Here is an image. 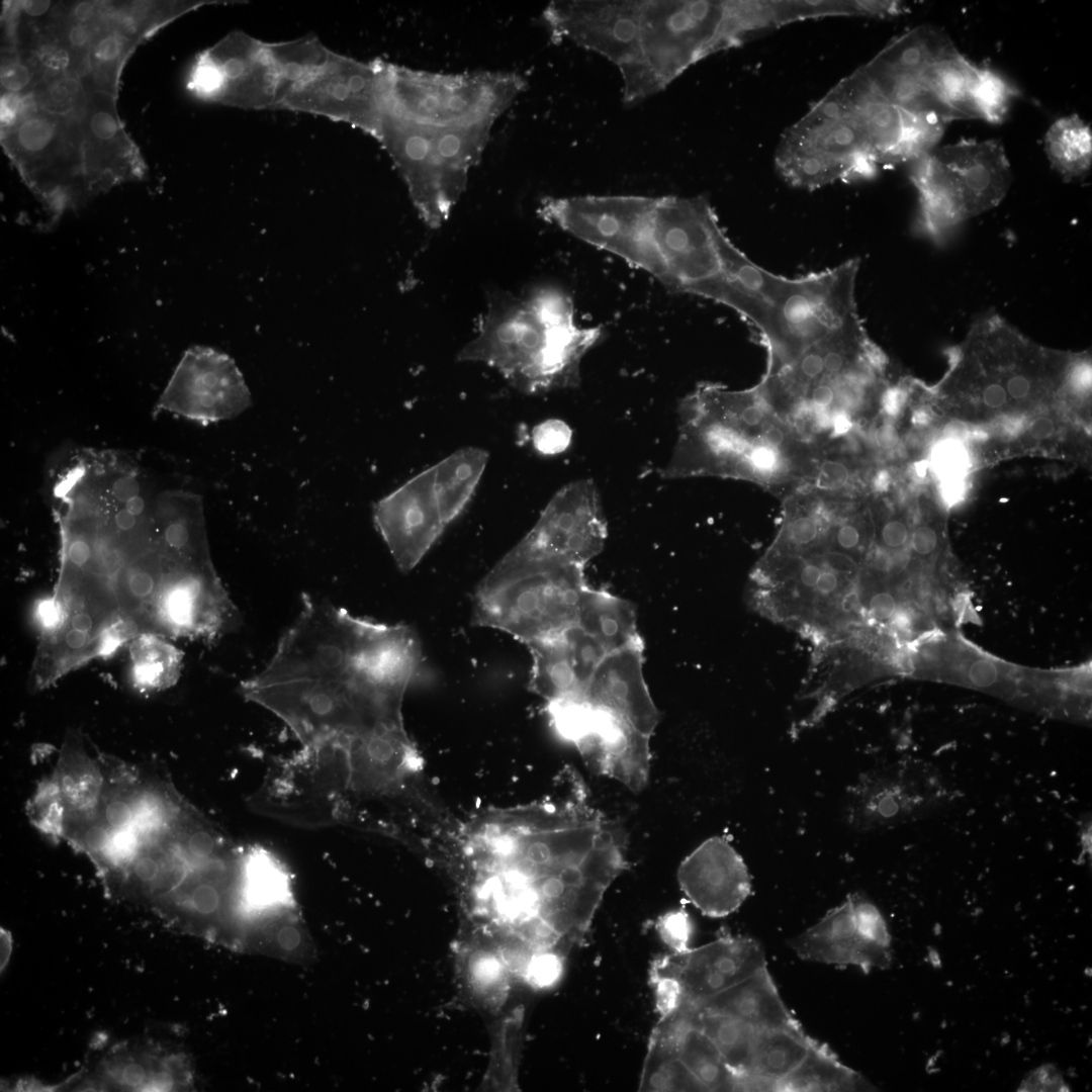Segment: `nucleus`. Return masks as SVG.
Returning <instances> with one entry per match:
<instances>
[{"label": "nucleus", "instance_id": "nucleus-8", "mask_svg": "<svg viewBox=\"0 0 1092 1092\" xmlns=\"http://www.w3.org/2000/svg\"><path fill=\"white\" fill-rule=\"evenodd\" d=\"M349 780L348 741L331 739L273 766L250 804L290 824L331 826L349 820Z\"/></svg>", "mask_w": 1092, "mask_h": 1092}, {"label": "nucleus", "instance_id": "nucleus-54", "mask_svg": "<svg viewBox=\"0 0 1092 1092\" xmlns=\"http://www.w3.org/2000/svg\"><path fill=\"white\" fill-rule=\"evenodd\" d=\"M125 509L134 516H139L145 509V500L140 495L133 496L125 503Z\"/></svg>", "mask_w": 1092, "mask_h": 1092}, {"label": "nucleus", "instance_id": "nucleus-41", "mask_svg": "<svg viewBox=\"0 0 1092 1092\" xmlns=\"http://www.w3.org/2000/svg\"><path fill=\"white\" fill-rule=\"evenodd\" d=\"M662 941L675 953L687 951L693 932L689 913L679 908L660 916L654 924Z\"/></svg>", "mask_w": 1092, "mask_h": 1092}, {"label": "nucleus", "instance_id": "nucleus-23", "mask_svg": "<svg viewBox=\"0 0 1092 1092\" xmlns=\"http://www.w3.org/2000/svg\"><path fill=\"white\" fill-rule=\"evenodd\" d=\"M690 1008L734 1016L758 1029L802 1028L785 1005L766 966L702 1004Z\"/></svg>", "mask_w": 1092, "mask_h": 1092}, {"label": "nucleus", "instance_id": "nucleus-45", "mask_svg": "<svg viewBox=\"0 0 1092 1092\" xmlns=\"http://www.w3.org/2000/svg\"><path fill=\"white\" fill-rule=\"evenodd\" d=\"M570 440V431L561 421L550 420L535 428L533 432V444L536 449L544 454H555L563 451Z\"/></svg>", "mask_w": 1092, "mask_h": 1092}, {"label": "nucleus", "instance_id": "nucleus-51", "mask_svg": "<svg viewBox=\"0 0 1092 1092\" xmlns=\"http://www.w3.org/2000/svg\"><path fill=\"white\" fill-rule=\"evenodd\" d=\"M135 517L136 516L124 509L115 515L114 521L118 529L127 531L135 525Z\"/></svg>", "mask_w": 1092, "mask_h": 1092}, {"label": "nucleus", "instance_id": "nucleus-26", "mask_svg": "<svg viewBox=\"0 0 1092 1092\" xmlns=\"http://www.w3.org/2000/svg\"><path fill=\"white\" fill-rule=\"evenodd\" d=\"M636 622L635 608L630 602L588 585L583 590L575 625L599 641L608 653L643 645Z\"/></svg>", "mask_w": 1092, "mask_h": 1092}, {"label": "nucleus", "instance_id": "nucleus-52", "mask_svg": "<svg viewBox=\"0 0 1092 1092\" xmlns=\"http://www.w3.org/2000/svg\"><path fill=\"white\" fill-rule=\"evenodd\" d=\"M498 972V965L491 960L483 961L477 968L476 974L482 980L493 979Z\"/></svg>", "mask_w": 1092, "mask_h": 1092}, {"label": "nucleus", "instance_id": "nucleus-46", "mask_svg": "<svg viewBox=\"0 0 1092 1092\" xmlns=\"http://www.w3.org/2000/svg\"><path fill=\"white\" fill-rule=\"evenodd\" d=\"M34 72L28 66V61L11 59L7 61L1 70V85L5 93H25L34 83Z\"/></svg>", "mask_w": 1092, "mask_h": 1092}, {"label": "nucleus", "instance_id": "nucleus-12", "mask_svg": "<svg viewBox=\"0 0 1092 1092\" xmlns=\"http://www.w3.org/2000/svg\"><path fill=\"white\" fill-rule=\"evenodd\" d=\"M834 87L860 127L879 166L915 161L933 150L943 134L947 122L934 114L915 115L892 104L858 70Z\"/></svg>", "mask_w": 1092, "mask_h": 1092}, {"label": "nucleus", "instance_id": "nucleus-57", "mask_svg": "<svg viewBox=\"0 0 1092 1092\" xmlns=\"http://www.w3.org/2000/svg\"><path fill=\"white\" fill-rule=\"evenodd\" d=\"M298 73H299V69H298L297 66H295V65L289 66V69H288V75L289 76L296 77L298 75Z\"/></svg>", "mask_w": 1092, "mask_h": 1092}, {"label": "nucleus", "instance_id": "nucleus-19", "mask_svg": "<svg viewBox=\"0 0 1092 1092\" xmlns=\"http://www.w3.org/2000/svg\"><path fill=\"white\" fill-rule=\"evenodd\" d=\"M790 946L799 958L838 967L856 966L864 973L890 965V948L864 940L854 921L851 897L829 910L816 924L794 937Z\"/></svg>", "mask_w": 1092, "mask_h": 1092}, {"label": "nucleus", "instance_id": "nucleus-1", "mask_svg": "<svg viewBox=\"0 0 1092 1092\" xmlns=\"http://www.w3.org/2000/svg\"><path fill=\"white\" fill-rule=\"evenodd\" d=\"M538 213L645 271L672 292L712 299L744 318L764 299L769 271L731 242L704 196L547 197Z\"/></svg>", "mask_w": 1092, "mask_h": 1092}, {"label": "nucleus", "instance_id": "nucleus-48", "mask_svg": "<svg viewBox=\"0 0 1092 1092\" xmlns=\"http://www.w3.org/2000/svg\"><path fill=\"white\" fill-rule=\"evenodd\" d=\"M139 491L140 485L132 477H121L114 482L112 487L114 497L123 503L139 495Z\"/></svg>", "mask_w": 1092, "mask_h": 1092}, {"label": "nucleus", "instance_id": "nucleus-55", "mask_svg": "<svg viewBox=\"0 0 1092 1092\" xmlns=\"http://www.w3.org/2000/svg\"><path fill=\"white\" fill-rule=\"evenodd\" d=\"M243 64L238 60H230L223 65V72L229 77H237L242 73Z\"/></svg>", "mask_w": 1092, "mask_h": 1092}, {"label": "nucleus", "instance_id": "nucleus-2", "mask_svg": "<svg viewBox=\"0 0 1092 1092\" xmlns=\"http://www.w3.org/2000/svg\"><path fill=\"white\" fill-rule=\"evenodd\" d=\"M241 692L281 719L302 746L350 740L402 720L403 695L381 684L358 619L308 596L271 659Z\"/></svg>", "mask_w": 1092, "mask_h": 1092}, {"label": "nucleus", "instance_id": "nucleus-43", "mask_svg": "<svg viewBox=\"0 0 1092 1092\" xmlns=\"http://www.w3.org/2000/svg\"><path fill=\"white\" fill-rule=\"evenodd\" d=\"M563 971L561 958L547 950L536 951L525 971L527 981L537 987L546 988L555 984Z\"/></svg>", "mask_w": 1092, "mask_h": 1092}, {"label": "nucleus", "instance_id": "nucleus-10", "mask_svg": "<svg viewBox=\"0 0 1092 1092\" xmlns=\"http://www.w3.org/2000/svg\"><path fill=\"white\" fill-rule=\"evenodd\" d=\"M859 260L800 278H788L776 307V334L767 345L768 366L795 359L857 312L855 281Z\"/></svg>", "mask_w": 1092, "mask_h": 1092}, {"label": "nucleus", "instance_id": "nucleus-5", "mask_svg": "<svg viewBox=\"0 0 1092 1092\" xmlns=\"http://www.w3.org/2000/svg\"><path fill=\"white\" fill-rule=\"evenodd\" d=\"M914 162L911 180L919 192L921 222L933 235L997 206L1011 182L1009 162L996 141L962 140Z\"/></svg>", "mask_w": 1092, "mask_h": 1092}, {"label": "nucleus", "instance_id": "nucleus-16", "mask_svg": "<svg viewBox=\"0 0 1092 1092\" xmlns=\"http://www.w3.org/2000/svg\"><path fill=\"white\" fill-rule=\"evenodd\" d=\"M677 880L691 903L709 917L731 914L751 891L742 857L719 836L705 840L680 862Z\"/></svg>", "mask_w": 1092, "mask_h": 1092}, {"label": "nucleus", "instance_id": "nucleus-18", "mask_svg": "<svg viewBox=\"0 0 1092 1092\" xmlns=\"http://www.w3.org/2000/svg\"><path fill=\"white\" fill-rule=\"evenodd\" d=\"M173 390L189 408L207 415H236L251 403L250 391L234 362L206 348L187 352Z\"/></svg>", "mask_w": 1092, "mask_h": 1092}, {"label": "nucleus", "instance_id": "nucleus-6", "mask_svg": "<svg viewBox=\"0 0 1092 1092\" xmlns=\"http://www.w3.org/2000/svg\"><path fill=\"white\" fill-rule=\"evenodd\" d=\"M587 586L583 566L542 565L484 577L473 598L472 623L524 644L575 625Z\"/></svg>", "mask_w": 1092, "mask_h": 1092}, {"label": "nucleus", "instance_id": "nucleus-31", "mask_svg": "<svg viewBox=\"0 0 1092 1092\" xmlns=\"http://www.w3.org/2000/svg\"><path fill=\"white\" fill-rule=\"evenodd\" d=\"M870 1087L859 1073L816 1040L800 1068L782 1083L780 1091H860Z\"/></svg>", "mask_w": 1092, "mask_h": 1092}, {"label": "nucleus", "instance_id": "nucleus-50", "mask_svg": "<svg viewBox=\"0 0 1092 1092\" xmlns=\"http://www.w3.org/2000/svg\"><path fill=\"white\" fill-rule=\"evenodd\" d=\"M964 491L965 485L962 478L945 479L941 484V495L948 505L957 503Z\"/></svg>", "mask_w": 1092, "mask_h": 1092}, {"label": "nucleus", "instance_id": "nucleus-32", "mask_svg": "<svg viewBox=\"0 0 1092 1092\" xmlns=\"http://www.w3.org/2000/svg\"><path fill=\"white\" fill-rule=\"evenodd\" d=\"M131 679L141 691H160L179 678L183 653L167 638L143 634L129 642Z\"/></svg>", "mask_w": 1092, "mask_h": 1092}, {"label": "nucleus", "instance_id": "nucleus-49", "mask_svg": "<svg viewBox=\"0 0 1092 1092\" xmlns=\"http://www.w3.org/2000/svg\"><path fill=\"white\" fill-rule=\"evenodd\" d=\"M196 82L203 91L210 92L219 86L220 74L213 67L203 66L197 71Z\"/></svg>", "mask_w": 1092, "mask_h": 1092}, {"label": "nucleus", "instance_id": "nucleus-22", "mask_svg": "<svg viewBox=\"0 0 1092 1092\" xmlns=\"http://www.w3.org/2000/svg\"><path fill=\"white\" fill-rule=\"evenodd\" d=\"M651 1036L673 1051L703 1091H741L714 1041L681 1007L659 1018Z\"/></svg>", "mask_w": 1092, "mask_h": 1092}, {"label": "nucleus", "instance_id": "nucleus-9", "mask_svg": "<svg viewBox=\"0 0 1092 1092\" xmlns=\"http://www.w3.org/2000/svg\"><path fill=\"white\" fill-rule=\"evenodd\" d=\"M607 523L590 479L560 488L527 535L487 573L493 578L542 565L583 566L604 548Z\"/></svg>", "mask_w": 1092, "mask_h": 1092}, {"label": "nucleus", "instance_id": "nucleus-20", "mask_svg": "<svg viewBox=\"0 0 1092 1092\" xmlns=\"http://www.w3.org/2000/svg\"><path fill=\"white\" fill-rule=\"evenodd\" d=\"M596 708L593 733L577 749L600 774L619 781L632 792L642 791L649 777L650 737L615 714Z\"/></svg>", "mask_w": 1092, "mask_h": 1092}, {"label": "nucleus", "instance_id": "nucleus-11", "mask_svg": "<svg viewBox=\"0 0 1092 1092\" xmlns=\"http://www.w3.org/2000/svg\"><path fill=\"white\" fill-rule=\"evenodd\" d=\"M952 792L927 761L897 760L872 769L848 791L844 817L860 832L894 827L942 808Z\"/></svg>", "mask_w": 1092, "mask_h": 1092}, {"label": "nucleus", "instance_id": "nucleus-24", "mask_svg": "<svg viewBox=\"0 0 1092 1092\" xmlns=\"http://www.w3.org/2000/svg\"><path fill=\"white\" fill-rule=\"evenodd\" d=\"M98 1076L124 1090L164 1091L182 1087L189 1072L181 1055L142 1050L108 1056L100 1063Z\"/></svg>", "mask_w": 1092, "mask_h": 1092}, {"label": "nucleus", "instance_id": "nucleus-40", "mask_svg": "<svg viewBox=\"0 0 1092 1092\" xmlns=\"http://www.w3.org/2000/svg\"><path fill=\"white\" fill-rule=\"evenodd\" d=\"M856 929L867 941L890 948L891 935L878 908L857 894L850 895Z\"/></svg>", "mask_w": 1092, "mask_h": 1092}, {"label": "nucleus", "instance_id": "nucleus-13", "mask_svg": "<svg viewBox=\"0 0 1092 1092\" xmlns=\"http://www.w3.org/2000/svg\"><path fill=\"white\" fill-rule=\"evenodd\" d=\"M766 966L760 944L746 936L721 933L707 944L657 958L651 971L673 977L682 1002L696 1007Z\"/></svg>", "mask_w": 1092, "mask_h": 1092}, {"label": "nucleus", "instance_id": "nucleus-37", "mask_svg": "<svg viewBox=\"0 0 1092 1092\" xmlns=\"http://www.w3.org/2000/svg\"><path fill=\"white\" fill-rule=\"evenodd\" d=\"M561 635L567 646L579 686L585 695L594 672L608 652L599 641L577 625L566 628Z\"/></svg>", "mask_w": 1092, "mask_h": 1092}, {"label": "nucleus", "instance_id": "nucleus-42", "mask_svg": "<svg viewBox=\"0 0 1092 1092\" xmlns=\"http://www.w3.org/2000/svg\"><path fill=\"white\" fill-rule=\"evenodd\" d=\"M932 462L942 480L962 478L968 466L967 450L957 440L942 441L934 448Z\"/></svg>", "mask_w": 1092, "mask_h": 1092}, {"label": "nucleus", "instance_id": "nucleus-29", "mask_svg": "<svg viewBox=\"0 0 1092 1092\" xmlns=\"http://www.w3.org/2000/svg\"><path fill=\"white\" fill-rule=\"evenodd\" d=\"M532 669L529 689L546 702L566 698H584L561 633L526 643Z\"/></svg>", "mask_w": 1092, "mask_h": 1092}, {"label": "nucleus", "instance_id": "nucleus-39", "mask_svg": "<svg viewBox=\"0 0 1092 1092\" xmlns=\"http://www.w3.org/2000/svg\"><path fill=\"white\" fill-rule=\"evenodd\" d=\"M942 522L938 515L921 517L912 527L909 553L911 564L918 566L933 564L942 548Z\"/></svg>", "mask_w": 1092, "mask_h": 1092}, {"label": "nucleus", "instance_id": "nucleus-25", "mask_svg": "<svg viewBox=\"0 0 1092 1092\" xmlns=\"http://www.w3.org/2000/svg\"><path fill=\"white\" fill-rule=\"evenodd\" d=\"M815 1041L803 1028L758 1029L746 1091H780L782 1083L806 1060Z\"/></svg>", "mask_w": 1092, "mask_h": 1092}, {"label": "nucleus", "instance_id": "nucleus-28", "mask_svg": "<svg viewBox=\"0 0 1092 1092\" xmlns=\"http://www.w3.org/2000/svg\"><path fill=\"white\" fill-rule=\"evenodd\" d=\"M679 1007L714 1041L728 1069L738 1079L741 1091H746L758 1028L734 1016L696 1010L684 1004Z\"/></svg>", "mask_w": 1092, "mask_h": 1092}, {"label": "nucleus", "instance_id": "nucleus-35", "mask_svg": "<svg viewBox=\"0 0 1092 1092\" xmlns=\"http://www.w3.org/2000/svg\"><path fill=\"white\" fill-rule=\"evenodd\" d=\"M546 711L557 735L577 748L593 733L597 708L585 698L566 697L549 701Z\"/></svg>", "mask_w": 1092, "mask_h": 1092}, {"label": "nucleus", "instance_id": "nucleus-38", "mask_svg": "<svg viewBox=\"0 0 1092 1092\" xmlns=\"http://www.w3.org/2000/svg\"><path fill=\"white\" fill-rule=\"evenodd\" d=\"M131 44V38L118 29L101 26L90 51L91 64L98 70L99 78L104 75L109 80L111 73L116 75Z\"/></svg>", "mask_w": 1092, "mask_h": 1092}, {"label": "nucleus", "instance_id": "nucleus-56", "mask_svg": "<svg viewBox=\"0 0 1092 1092\" xmlns=\"http://www.w3.org/2000/svg\"><path fill=\"white\" fill-rule=\"evenodd\" d=\"M350 91H352V90H351V88L349 86V83H348V85L339 84L334 89V95L339 100H345L349 96Z\"/></svg>", "mask_w": 1092, "mask_h": 1092}, {"label": "nucleus", "instance_id": "nucleus-4", "mask_svg": "<svg viewBox=\"0 0 1092 1092\" xmlns=\"http://www.w3.org/2000/svg\"><path fill=\"white\" fill-rule=\"evenodd\" d=\"M602 336L601 328L576 323L563 289L542 286L520 296L493 291L458 358L495 369L522 392L545 393L579 383L582 359Z\"/></svg>", "mask_w": 1092, "mask_h": 1092}, {"label": "nucleus", "instance_id": "nucleus-17", "mask_svg": "<svg viewBox=\"0 0 1092 1092\" xmlns=\"http://www.w3.org/2000/svg\"><path fill=\"white\" fill-rule=\"evenodd\" d=\"M643 647L632 646L607 653L585 690L594 706L620 717L650 737L659 712L643 676Z\"/></svg>", "mask_w": 1092, "mask_h": 1092}, {"label": "nucleus", "instance_id": "nucleus-36", "mask_svg": "<svg viewBox=\"0 0 1092 1092\" xmlns=\"http://www.w3.org/2000/svg\"><path fill=\"white\" fill-rule=\"evenodd\" d=\"M1016 94V90L1004 78L988 68H981L972 94L976 118L991 123L1002 122Z\"/></svg>", "mask_w": 1092, "mask_h": 1092}, {"label": "nucleus", "instance_id": "nucleus-14", "mask_svg": "<svg viewBox=\"0 0 1092 1092\" xmlns=\"http://www.w3.org/2000/svg\"><path fill=\"white\" fill-rule=\"evenodd\" d=\"M373 517L398 568H415L447 527L435 496L432 467L380 499Z\"/></svg>", "mask_w": 1092, "mask_h": 1092}, {"label": "nucleus", "instance_id": "nucleus-44", "mask_svg": "<svg viewBox=\"0 0 1092 1092\" xmlns=\"http://www.w3.org/2000/svg\"><path fill=\"white\" fill-rule=\"evenodd\" d=\"M649 982L654 989L655 1007L659 1018L669 1015L680 1006L682 992L673 977L650 970Z\"/></svg>", "mask_w": 1092, "mask_h": 1092}, {"label": "nucleus", "instance_id": "nucleus-34", "mask_svg": "<svg viewBox=\"0 0 1092 1092\" xmlns=\"http://www.w3.org/2000/svg\"><path fill=\"white\" fill-rule=\"evenodd\" d=\"M242 943L287 960H303L311 952L295 911L247 925Z\"/></svg>", "mask_w": 1092, "mask_h": 1092}, {"label": "nucleus", "instance_id": "nucleus-53", "mask_svg": "<svg viewBox=\"0 0 1092 1092\" xmlns=\"http://www.w3.org/2000/svg\"><path fill=\"white\" fill-rule=\"evenodd\" d=\"M12 950L10 933L1 929V969L6 967Z\"/></svg>", "mask_w": 1092, "mask_h": 1092}, {"label": "nucleus", "instance_id": "nucleus-21", "mask_svg": "<svg viewBox=\"0 0 1092 1092\" xmlns=\"http://www.w3.org/2000/svg\"><path fill=\"white\" fill-rule=\"evenodd\" d=\"M237 910L242 936L251 923L296 911L288 869L266 847L250 845L242 849Z\"/></svg>", "mask_w": 1092, "mask_h": 1092}, {"label": "nucleus", "instance_id": "nucleus-27", "mask_svg": "<svg viewBox=\"0 0 1092 1092\" xmlns=\"http://www.w3.org/2000/svg\"><path fill=\"white\" fill-rule=\"evenodd\" d=\"M488 462V453L479 447H463L432 466L433 487L446 526L466 509Z\"/></svg>", "mask_w": 1092, "mask_h": 1092}, {"label": "nucleus", "instance_id": "nucleus-7", "mask_svg": "<svg viewBox=\"0 0 1092 1092\" xmlns=\"http://www.w3.org/2000/svg\"><path fill=\"white\" fill-rule=\"evenodd\" d=\"M775 162L787 182L807 189L838 180L867 179L879 168L860 127L835 87L787 129Z\"/></svg>", "mask_w": 1092, "mask_h": 1092}, {"label": "nucleus", "instance_id": "nucleus-30", "mask_svg": "<svg viewBox=\"0 0 1092 1092\" xmlns=\"http://www.w3.org/2000/svg\"><path fill=\"white\" fill-rule=\"evenodd\" d=\"M980 68L963 57L953 47L929 64L920 80L940 104L961 118H976L972 94Z\"/></svg>", "mask_w": 1092, "mask_h": 1092}, {"label": "nucleus", "instance_id": "nucleus-3", "mask_svg": "<svg viewBox=\"0 0 1092 1092\" xmlns=\"http://www.w3.org/2000/svg\"><path fill=\"white\" fill-rule=\"evenodd\" d=\"M784 24L781 1H618L611 62L623 102L637 104L702 59Z\"/></svg>", "mask_w": 1092, "mask_h": 1092}, {"label": "nucleus", "instance_id": "nucleus-47", "mask_svg": "<svg viewBox=\"0 0 1092 1092\" xmlns=\"http://www.w3.org/2000/svg\"><path fill=\"white\" fill-rule=\"evenodd\" d=\"M1062 1074L1054 1065L1046 1064L1030 1072L1017 1091H1070Z\"/></svg>", "mask_w": 1092, "mask_h": 1092}, {"label": "nucleus", "instance_id": "nucleus-33", "mask_svg": "<svg viewBox=\"0 0 1092 1092\" xmlns=\"http://www.w3.org/2000/svg\"><path fill=\"white\" fill-rule=\"evenodd\" d=\"M1045 152L1053 167L1070 180L1087 173L1092 162L1091 128L1079 116L1055 121L1045 134Z\"/></svg>", "mask_w": 1092, "mask_h": 1092}, {"label": "nucleus", "instance_id": "nucleus-15", "mask_svg": "<svg viewBox=\"0 0 1092 1092\" xmlns=\"http://www.w3.org/2000/svg\"><path fill=\"white\" fill-rule=\"evenodd\" d=\"M909 672L1009 697L1023 690L1025 669L985 654L953 635H928L909 648Z\"/></svg>", "mask_w": 1092, "mask_h": 1092}]
</instances>
